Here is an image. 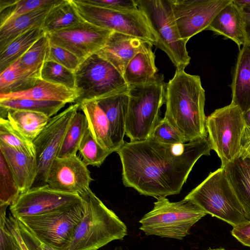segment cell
Returning a JSON list of instances; mask_svg holds the SVG:
<instances>
[{
    "label": "cell",
    "mask_w": 250,
    "mask_h": 250,
    "mask_svg": "<svg viewBox=\"0 0 250 250\" xmlns=\"http://www.w3.org/2000/svg\"><path fill=\"white\" fill-rule=\"evenodd\" d=\"M6 224L8 229L17 239L22 250H27L20 234L17 225L16 219L11 214H9L8 217H6Z\"/></svg>",
    "instance_id": "obj_45"
},
{
    "label": "cell",
    "mask_w": 250,
    "mask_h": 250,
    "mask_svg": "<svg viewBox=\"0 0 250 250\" xmlns=\"http://www.w3.org/2000/svg\"><path fill=\"white\" fill-rule=\"evenodd\" d=\"M41 246L42 250H57L53 247L40 241Z\"/></svg>",
    "instance_id": "obj_49"
},
{
    "label": "cell",
    "mask_w": 250,
    "mask_h": 250,
    "mask_svg": "<svg viewBox=\"0 0 250 250\" xmlns=\"http://www.w3.org/2000/svg\"><path fill=\"white\" fill-rule=\"evenodd\" d=\"M59 0H16L14 3L0 12V27L13 19L40 7L52 5Z\"/></svg>",
    "instance_id": "obj_38"
},
{
    "label": "cell",
    "mask_w": 250,
    "mask_h": 250,
    "mask_svg": "<svg viewBox=\"0 0 250 250\" xmlns=\"http://www.w3.org/2000/svg\"><path fill=\"white\" fill-rule=\"evenodd\" d=\"M79 195L84 200V215L74 229L67 250H98L127 234L125 224L88 188Z\"/></svg>",
    "instance_id": "obj_3"
},
{
    "label": "cell",
    "mask_w": 250,
    "mask_h": 250,
    "mask_svg": "<svg viewBox=\"0 0 250 250\" xmlns=\"http://www.w3.org/2000/svg\"><path fill=\"white\" fill-rule=\"evenodd\" d=\"M87 128L85 116L78 111L67 126L57 157L64 158L76 155L81 141Z\"/></svg>",
    "instance_id": "obj_32"
},
{
    "label": "cell",
    "mask_w": 250,
    "mask_h": 250,
    "mask_svg": "<svg viewBox=\"0 0 250 250\" xmlns=\"http://www.w3.org/2000/svg\"><path fill=\"white\" fill-rule=\"evenodd\" d=\"M223 167L250 222V151L243 147L240 155Z\"/></svg>",
    "instance_id": "obj_18"
},
{
    "label": "cell",
    "mask_w": 250,
    "mask_h": 250,
    "mask_svg": "<svg viewBox=\"0 0 250 250\" xmlns=\"http://www.w3.org/2000/svg\"><path fill=\"white\" fill-rule=\"evenodd\" d=\"M85 3L119 11H136L139 10L135 0H82Z\"/></svg>",
    "instance_id": "obj_42"
},
{
    "label": "cell",
    "mask_w": 250,
    "mask_h": 250,
    "mask_svg": "<svg viewBox=\"0 0 250 250\" xmlns=\"http://www.w3.org/2000/svg\"><path fill=\"white\" fill-rule=\"evenodd\" d=\"M42 80L76 90L75 72L51 61H46L41 70Z\"/></svg>",
    "instance_id": "obj_36"
},
{
    "label": "cell",
    "mask_w": 250,
    "mask_h": 250,
    "mask_svg": "<svg viewBox=\"0 0 250 250\" xmlns=\"http://www.w3.org/2000/svg\"><path fill=\"white\" fill-rule=\"evenodd\" d=\"M207 213L192 202L183 199L171 202L157 199L151 210L140 220V229L146 235L182 240L191 228Z\"/></svg>",
    "instance_id": "obj_6"
},
{
    "label": "cell",
    "mask_w": 250,
    "mask_h": 250,
    "mask_svg": "<svg viewBox=\"0 0 250 250\" xmlns=\"http://www.w3.org/2000/svg\"><path fill=\"white\" fill-rule=\"evenodd\" d=\"M21 194L7 162L0 152V205H11Z\"/></svg>",
    "instance_id": "obj_35"
},
{
    "label": "cell",
    "mask_w": 250,
    "mask_h": 250,
    "mask_svg": "<svg viewBox=\"0 0 250 250\" xmlns=\"http://www.w3.org/2000/svg\"><path fill=\"white\" fill-rule=\"evenodd\" d=\"M0 152L2 154L8 165L21 193L30 190L37 174L35 157L28 155L1 142Z\"/></svg>",
    "instance_id": "obj_21"
},
{
    "label": "cell",
    "mask_w": 250,
    "mask_h": 250,
    "mask_svg": "<svg viewBox=\"0 0 250 250\" xmlns=\"http://www.w3.org/2000/svg\"><path fill=\"white\" fill-rule=\"evenodd\" d=\"M145 16L156 36L155 46L168 57L176 69H184L190 57L187 43L180 36L174 17L170 0H135Z\"/></svg>",
    "instance_id": "obj_7"
},
{
    "label": "cell",
    "mask_w": 250,
    "mask_h": 250,
    "mask_svg": "<svg viewBox=\"0 0 250 250\" xmlns=\"http://www.w3.org/2000/svg\"><path fill=\"white\" fill-rule=\"evenodd\" d=\"M16 219L20 234L27 250H42L40 241L21 221Z\"/></svg>",
    "instance_id": "obj_43"
},
{
    "label": "cell",
    "mask_w": 250,
    "mask_h": 250,
    "mask_svg": "<svg viewBox=\"0 0 250 250\" xmlns=\"http://www.w3.org/2000/svg\"><path fill=\"white\" fill-rule=\"evenodd\" d=\"M74 72L78 95L75 103L79 104L126 92L129 87L123 75L97 53L82 62Z\"/></svg>",
    "instance_id": "obj_8"
},
{
    "label": "cell",
    "mask_w": 250,
    "mask_h": 250,
    "mask_svg": "<svg viewBox=\"0 0 250 250\" xmlns=\"http://www.w3.org/2000/svg\"><path fill=\"white\" fill-rule=\"evenodd\" d=\"M206 30L231 40L239 49L247 42L243 14L233 0L219 11Z\"/></svg>",
    "instance_id": "obj_20"
},
{
    "label": "cell",
    "mask_w": 250,
    "mask_h": 250,
    "mask_svg": "<svg viewBox=\"0 0 250 250\" xmlns=\"http://www.w3.org/2000/svg\"><path fill=\"white\" fill-rule=\"evenodd\" d=\"M166 83L162 74L146 83L130 85L125 135L130 141L148 138L162 119L161 107L165 104Z\"/></svg>",
    "instance_id": "obj_4"
},
{
    "label": "cell",
    "mask_w": 250,
    "mask_h": 250,
    "mask_svg": "<svg viewBox=\"0 0 250 250\" xmlns=\"http://www.w3.org/2000/svg\"><path fill=\"white\" fill-rule=\"evenodd\" d=\"M108 120L111 139L117 151L125 143L129 96L128 91L97 100Z\"/></svg>",
    "instance_id": "obj_19"
},
{
    "label": "cell",
    "mask_w": 250,
    "mask_h": 250,
    "mask_svg": "<svg viewBox=\"0 0 250 250\" xmlns=\"http://www.w3.org/2000/svg\"><path fill=\"white\" fill-rule=\"evenodd\" d=\"M83 201L77 194L53 190L46 186L32 188L21 193L10 206L11 214L15 218L42 214L73 206Z\"/></svg>",
    "instance_id": "obj_15"
},
{
    "label": "cell",
    "mask_w": 250,
    "mask_h": 250,
    "mask_svg": "<svg viewBox=\"0 0 250 250\" xmlns=\"http://www.w3.org/2000/svg\"><path fill=\"white\" fill-rule=\"evenodd\" d=\"M93 180L87 166L74 155L64 158L57 157L49 169L46 183L53 190L79 195L90 188Z\"/></svg>",
    "instance_id": "obj_16"
},
{
    "label": "cell",
    "mask_w": 250,
    "mask_h": 250,
    "mask_svg": "<svg viewBox=\"0 0 250 250\" xmlns=\"http://www.w3.org/2000/svg\"><path fill=\"white\" fill-rule=\"evenodd\" d=\"M205 91L200 77L176 69L166 84L164 118L186 143L207 137L204 107Z\"/></svg>",
    "instance_id": "obj_2"
},
{
    "label": "cell",
    "mask_w": 250,
    "mask_h": 250,
    "mask_svg": "<svg viewBox=\"0 0 250 250\" xmlns=\"http://www.w3.org/2000/svg\"><path fill=\"white\" fill-rule=\"evenodd\" d=\"M244 145H249L250 146V140L247 142L246 143L244 144Z\"/></svg>",
    "instance_id": "obj_54"
},
{
    "label": "cell",
    "mask_w": 250,
    "mask_h": 250,
    "mask_svg": "<svg viewBox=\"0 0 250 250\" xmlns=\"http://www.w3.org/2000/svg\"><path fill=\"white\" fill-rule=\"evenodd\" d=\"M80 106V104L74 103L52 117L33 141L37 174L32 188L47 185L46 179L49 169L57 157L67 126Z\"/></svg>",
    "instance_id": "obj_12"
},
{
    "label": "cell",
    "mask_w": 250,
    "mask_h": 250,
    "mask_svg": "<svg viewBox=\"0 0 250 250\" xmlns=\"http://www.w3.org/2000/svg\"><path fill=\"white\" fill-rule=\"evenodd\" d=\"M42 80L41 74L23 69L18 60L0 74V94L29 89Z\"/></svg>",
    "instance_id": "obj_28"
},
{
    "label": "cell",
    "mask_w": 250,
    "mask_h": 250,
    "mask_svg": "<svg viewBox=\"0 0 250 250\" xmlns=\"http://www.w3.org/2000/svg\"><path fill=\"white\" fill-rule=\"evenodd\" d=\"M8 206L0 205V250H17L18 242L6 224V211Z\"/></svg>",
    "instance_id": "obj_41"
},
{
    "label": "cell",
    "mask_w": 250,
    "mask_h": 250,
    "mask_svg": "<svg viewBox=\"0 0 250 250\" xmlns=\"http://www.w3.org/2000/svg\"><path fill=\"white\" fill-rule=\"evenodd\" d=\"M49 47L50 41L45 34L18 60L21 67L25 70L41 74L42 67L47 60Z\"/></svg>",
    "instance_id": "obj_33"
},
{
    "label": "cell",
    "mask_w": 250,
    "mask_h": 250,
    "mask_svg": "<svg viewBox=\"0 0 250 250\" xmlns=\"http://www.w3.org/2000/svg\"><path fill=\"white\" fill-rule=\"evenodd\" d=\"M243 116L245 124V130L243 142L244 145L250 140V109L243 113Z\"/></svg>",
    "instance_id": "obj_47"
},
{
    "label": "cell",
    "mask_w": 250,
    "mask_h": 250,
    "mask_svg": "<svg viewBox=\"0 0 250 250\" xmlns=\"http://www.w3.org/2000/svg\"><path fill=\"white\" fill-rule=\"evenodd\" d=\"M78 95L75 90L41 80L33 87L25 91L0 94V100L26 99L39 101L75 103Z\"/></svg>",
    "instance_id": "obj_23"
},
{
    "label": "cell",
    "mask_w": 250,
    "mask_h": 250,
    "mask_svg": "<svg viewBox=\"0 0 250 250\" xmlns=\"http://www.w3.org/2000/svg\"><path fill=\"white\" fill-rule=\"evenodd\" d=\"M181 38L188 42L206 30L219 11L232 0H170Z\"/></svg>",
    "instance_id": "obj_13"
},
{
    "label": "cell",
    "mask_w": 250,
    "mask_h": 250,
    "mask_svg": "<svg viewBox=\"0 0 250 250\" xmlns=\"http://www.w3.org/2000/svg\"><path fill=\"white\" fill-rule=\"evenodd\" d=\"M85 209L83 199L67 208L17 219L41 242L57 250H67L74 229L83 217Z\"/></svg>",
    "instance_id": "obj_10"
},
{
    "label": "cell",
    "mask_w": 250,
    "mask_h": 250,
    "mask_svg": "<svg viewBox=\"0 0 250 250\" xmlns=\"http://www.w3.org/2000/svg\"><path fill=\"white\" fill-rule=\"evenodd\" d=\"M45 34L42 27L33 28L13 41L3 51L0 52V72L19 60Z\"/></svg>",
    "instance_id": "obj_30"
},
{
    "label": "cell",
    "mask_w": 250,
    "mask_h": 250,
    "mask_svg": "<svg viewBox=\"0 0 250 250\" xmlns=\"http://www.w3.org/2000/svg\"><path fill=\"white\" fill-rule=\"evenodd\" d=\"M206 129L211 149L223 167L234 160L243 147L245 124L243 113L233 103L215 110L206 118Z\"/></svg>",
    "instance_id": "obj_9"
},
{
    "label": "cell",
    "mask_w": 250,
    "mask_h": 250,
    "mask_svg": "<svg viewBox=\"0 0 250 250\" xmlns=\"http://www.w3.org/2000/svg\"><path fill=\"white\" fill-rule=\"evenodd\" d=\"M207 250H225L224 248L211 249L209 248Z\"/></svg>",
    "instance_id": "obj_50"
},
{
    "label": "cell",
    "mask_w": 250,
    "mask_h": 250,
    "mask_svg": "<svg viewBox=\"0 0 250 250\" xmlns=\"http://www.w3.org/2000/svg\"><path fill=\"white\" fill-rule=\"evenodd\" d=\"M211 150L207 137L180 144L149 137L125 142L116 152L124 186L158 199L179 194L195 164L202 156L210 155Z\"/></svg>",
    "instance_id": "obj_1"
},
{
    "label": "cell",
    "mask_w": 250,
    "mask_h": 250,
    "mask_svg": "<svg viewBox=\"0 0 250 250\" xmlns=\"http://www.w3.org/2000/svg\"><path fill=\"white\" fill-rule=\"evenodd\" d=\"M238 5H250V0H233Z\"/></svg>",
    "instance_id": "obj_48"
},
{
    "label": "cell",
    "mask_w": 250,
    "mask_h": 250,
    "mask_svg": "<svg viewBox=\"0 0 250 250\" xmlns=\"http://www.w3.org/2000/svg\"><path fill=\"white\" fill-rule=\"evenodd\" d=\"M77 11L85 21L113 32L140 39L152 45L157 39L142 12L119 11L88 3L82 0H72Z\"/></svg>",
    "instance_id": "obj_11"
},
{
    "label": "cell",
    "mask_w": 250,
    "mask_h": 250,
    "mask_svg": "<svg viewBox=\"0 0 250 250\" xmlns=\"http://www.w3.org/2000/svg\"><path fill=\"white\" fill-rule=\"evenodd\" d=\"M184 199L195 204L207 214L223 220L233 227L248 222L223 167L210 172Z\"/></svg>",
    "instance_id": "obj_5"
},
{
    "label": "cell",
    "mask_w": 250,
    "mask_h": 250,
    "mask_svg": "<svg viewBox=\"0 0 250 250\" xmlns=\"http://www.w3.org/2000/svg\"><path fill=\"white\" fill-rule=\"evenodd\" d=\"M231 102L244 113L250 109V45L240 49L231 84Z\"/></svg>",
    "instance_id": "obj_22"
},
{
    "label": "cell",
    "mask_w": 250,
    "mask_h": 250,
    "mask_svg": "<svg viewBox=\"0 0 250 250\" xmlns=\"http://www.w3.org/2000/svg\"><path fill=\"white\" fill-rule=\"evenodd\" d=\"M53 5L40 7L0 26V52L24 32L33 28L42 27L45 17Z\"/></svg>",
    "instance_id": "obj_24"
},
{
    "label": "cell",
    "mask_w": 250,
    "mask_h": 250,
    "mask_svg": "<svg viewBox=\"0 0 250 250\" xmlns=\"http://www.w3.org/2000/svg\"><path fill=\"white\" fill-rule=\"evenodd\" d=\"M66 104L58 101H39L26 99L0 100V118H6L9 110H24L44 114L50 118L57 113Z\"/></svg>",
    "instance_id": "obj_31"
},
{
    "label": "cell",
    "mask_w": 250,
    "mask_h": 250,
    "mask_svg": "<svg viewBox=\"0 0 250 250\" xmlns=\"http://www.w3.org/2000/svg\"><path fill=\"white\" fill-rule=\"evenodd\" d=\"M80 105V108L86 117L88 129L94 139L111 153L116 152L112 141L108 120L97 101H83Z\"/></svg>",
    "instance_id": "obj_25"
},
{
    "label": "cell",
    "mask_w": 250,
    "mask_h": 250,
    "mask_svg": "<svg viewBox=\"0 0 250 250\" xmlns=\"http://www.w3.org/2000/svg\"><path fill=\"white\" fill-rule=\"evenodd\" d=\"M152 46L138 38L113 32L104 46L96 53L123 75L129 62L138 53Z\"/></svg>",
    "instance_id": "obj_17"
},
{
    "label": "cell",
    "mask_w": 250,
    "mask_h": 250,
    "mask_svg": "<svg viewBox=\"0 0 250 250\" xmlns=\"http://www.w3.org/2000/svg\"><path fill=\"white\" fill-rule=\"evenodd\" d=\"M149 137L164 144L186 143L178 132L164 118L160 120Z\"/></svg>",
    "instance_id": "obj_39"
},
{
    "label": "cell",
    "mask_w": 250,
    "mask_h": 250,
    "mask_svg": "<svg viewBox=\"0 0 250 250\" xmlns=\"http://www.w3.org/2000/svg\"><path fill=\"white\" fill-rule=\"evenodd\" d=\"M231 233L243 245L250 247V222L233 227Z\"/></svg>",
    "instance_id": "obj_44"
},
{
    "label": "cell",
    "mask_w": 250,
    "mask_h": 250,
    "mask_svg": "<svg viewBox=\"0 0 250 250\" xmlns=\"http://www.w3.org/2000/svg\"><path fill=\"white\" fill-rule=\"evenodd\" d=\"M243 147H244L248 149L250 151V146H245Z\"/></svg>",
    "instance_id": "obj_52"
},
{
    "label": "cell",
    "mask_w": 250,
    "mask_h": 250,
    "mask_svg": "<svg viewBox=\"0 0 250 250\" xmlns=\"http://www.w3.org/2000/svg\"><path fill=\"white\" fill-rule=\"evenodd\" d=\"M47 60L56 62L75 72L81 63L80 60L68 50L50 42Z\"/></svg>",
    "instance_id": "obj_40"
},
{
    "label": "cell",
    "mask_w": 250,
    "mask_h": 250,
    "mask_svg": "<svg viewBox=\"0 0 250 250\" xmlns=\"http://www.w3.org/2000/svg\"><path fill=\"white\" fill-rule=\"evenodd\" d=\"M16 240H17V239H16ZM17 242H18V248H17V250H22V248H21V247L20 246V244H19V242H18V241H17Z\"/></svg>",
    "instance_id": "obj_51"
},
{
    "label": "cell",
    "mask_w": 250,
    "mask_h": 250,
    "mask_svg": "<svg viewBox=\"0 0 250 250\" xmlns=\"http://www.w3.org/2000/svg\"><path fill=\"white\" fill-rule=\"evenodd\" d=\"M112 32L84 21L79 25L46 34L51 43L71 52L82 62L101 50Z\"/></svg>",
    "instance_id": "obj_14"
},
{
    "label": "cell",
    "mask_w": 250,
    "mask_h": 250,
    "mask_svg": "<svg viewBox=\"0 0 250 250\" xmlns=\"http://www.w3.org/2000/svg\"><path fill=\"white\" fill-rule=\"evenodd\" d=\"M114 250H123L121 247H117Z\"/></svg>",
    "instance_id": "obj_53"
},
{
    "label": "cell",
    "mask_w": 250,
    "mask_h": 250,
    "mask_svg": "<svg viewBox=\"0 0 250 250\" xmlns=\"http://www.w3.org/2000/svg\"><path fill=\"white\" fill-rule=\"evenodd\" d=\"M238 6L241 9L244 18L247 43L250 45V6L238 5Z\"/></svg>",
    "instance_id": "obj_46"
},
{
    "label": "cell",
    "mask_w": 250,
    "mask_h": 250,
    "mask_svg": "<svg viewBox=\"0 0 250 250\" xmlns=\"http://www.w3.org/2000/svg\"><path fill=\"white\" fill-rule=\"evenodd\" d=\"M51 118L41 113L24 110H15L8 111L6 119L22 135L33 142L42 132Z\"/></svg>",
    "instance_id": "obj_29"
},
{
    "label": "cell",
    "mask_w": 250,
    "mask_h": 250,
    "mask_svg": "<svg viewBox=\"0 0 250 250\" xmlns=\"http://www.w3.org/2000/svg\"><path fill=\"white\" fill-rule=\"evenodd\" d=\"M78 150L83 157L82 161L86 166L99 167L111 154L96 142L88 128L81 141Z\"/></svg>",
    "instance_id": "obj_37"
},
{
    "label": "cell",
    "mask_w": 250,
    "mask_h": 250,
    "mask_svg": "<svg viewBox=\"0 0 250 250\" xmlns=\"http://www.w3.org/2000/svg\"><path fill=\"white\" fill-rule=\"evenodd\" d=\"M158 71L155 55L151 47L138 53L130 60L123 76L129 86L142 84L154 79Z\"/></svg>",
    "instance_id": "obj_27"
},
{
    "label": "cell",
    "mask_w": 250,
    "mask_h": 250,
    "mask_svg": "<svg viewBox=\"0 0 250 250\" xmlns=\"http://www.w3.org/2000/svg\"><path fill=\"white\" fill-rule=\"evenodd\" d=\"M84 21L72 0H59L46 15L42 28L47 34L79 25Z\"/></svg>",
    "instance_id": "obj_26"
},
{
    "label": "cell",
    "mask_w": 250,
    "mask_h": 250,
    "mask_svg": "<svg viewBox=\"0 0 250 250\" xmlns=\"http://www.w3.org/2000/svg\"><path fill=\"white\" fill-rule=\"evenodd\" d=\"M0 142L28 155L35 157L33 142L25 137L7 119L3 118H0Z\"/></svg>",
    "instance_id": "obj_34"
}]
</instances>
